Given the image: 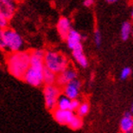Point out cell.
Instances as JSON below:
<instances>
[{
    "instance_id": "1",
    "label": "cell",
    "mask_w": 133,
    "mask_h": 133,
    "mask_svg": "<svg viewBox=\"0 0 133 133\" xmlns=\"http://www.w3.org/2000/svg\"><path fill=\"white\" fill-rule=\"evenodd\" d=\"M10 73L15 78L23 79L24 75L31 66V53L17 51L11 53L7 60Z\"/></svg>"
},
{
    "instance_id": "2",
    "label": "cell",
    "mask_w": 133,
    "mask_h": 133,
    "mask_svg": "<svg viewBox=\"0 0 133 133\" xmlns=\"http://www.w3.org/2000/svg\"><path fill=\"white\" fill-rule=\"evenodd\" d=\"M23 46L22 37L16 31L7 29L0 32V48L11 52H17Z\"/></svg>"
},
{
    "instance_id": "3",
    "label": "cell",
    "mask_w": 133,
    "mask_h": 133,
    "mask_svg": "<svg viewBox=\"0 0 133 133\" xmlns=\"http://www.w3.org/2000/svg\"><path fill=\"white\" fill-rule=\"evenodd\" d=\"M45 66L47 69H50L51 71L57 73H61L68 69V59L66 58V56L63 55L62 53L57 52V51H47L45 53Z\"/></svg>"
},
{
    "instance_id": "4",
    "label": "cell",
    "mask_w": 133,
    "mask_h": 133,
    "mask_svg": "<svg viewBox=\"0 0 133 133\" xmlns=\"http://www.w3.org/2000/svg\"><path fill=\"white\" fill-rule=\"evenodd\" d=\"M60 97L59 89L54 85L46 86L44 89L45 105L49 110H54L57 108V102Z\"/></svg>"
},
{
    "instance_id": "5",
    "label": "cell",
    "mask_w": 133,
    "mask_h": 133,
    "mask_svg": "<svg viewBox=\"0 0 133 133\" xmlns=\"http://www.w3.org/2000/svg\"><path fill=\"white\" fill-rule=\"evenodd\" d=\"M23 80L31 86H41L42 84L44 83V69L31 66L24 75Z\"/></svg>"
},
{
    "instance_id": "6",
    "label": "cell",
    "mask_w": 133,
    "mask_h": 133,
    "mask_svg": "<svg viewBox=\"0 0 133 133\" xmlns=\"http://www.w3.org/2000/svg\"><path fill=\"white\" fill-rule=\"evenodd\" d=\"M52 115L54 120L58 124H60V125H69V124L73 119V117L75 116L73 111L62 110V109H59V108H56V109L53 110Z\"/></svg>"
},
{
    "instance_id": "7",
    "label": "cell",
    "mask_w": 133,
    "mask_h": 133,
    "mask_svg": "<svg viewBox=\"0 0 133 133\" xmlns=\"http://www.w3.org/2000/svg\"><path fill=\"white\" fill-rule=\"evenodd\" d=\"M81 89V82L77 79L69 82L68 85L64 87V94L66 97H69L70 100L77 99V97L79 96Z\"/></svg>"
},
{
    "instance_id": "8",
    "label": "cell",
    "mask_w": 133,
    "mask_h": 133,
    "mask_svg": "<svg viewBox=\"0 0 133 133\" xmlns=\"http://www.w3.org/2000/svg\"><path fill=\"white\" fill-rule=\"evenodd\" d=\"M76 77H77V72L71 68H68L63 72L59 73V75L57 76L56 84L60 87H65L69 82L75 80Z\"/></svg>"
},
{
    "instance_id": "9",
    "label": "cell",
    "mask_w": 133,
    "mask_h": 133,
    "mask_svg": "<svg viewBox=\"0 0 133 133\" xmlns=\"http://www.w3.org/2000/svg\"><path fill=\"white\" fill-rule=\"evenodd\" d=\"M120 130L122 133L133 132V114L125 112L120 121Z\"/></svg>"
},
{
    "instance_id": "10",
    "label": "cell",
    "mask_w": 133,
    "mask_h": 133,
    "mask_svg": "<svg viewBox=\"0 0 133 133\" xmlns=\"http://www.w3.org/2000/svg\"><path fill=\"white\" fill-rule=\"evenodd\" d=\"M82 40H83L82 39V35L77 31H75V30H71L66 39V45H68V47L71 50H73L74 49L81 46L82 45Z\"/></svg>"
},
{
    "instance_id": "11",
    "label": "cell",
    "mask_w": 133,
    "mask_h": 133,
    "mask_svg": "<svg viewBox=\"0 0 133 133\" xmlns=\"http://www.w3.org/2000/svg\"><path fill=\"white\" fill-rule=\"evenodd\" d=\"M14 3L12 0H0V14L11 19L14 12Z\"/></svg>"
},
{
    "instance_id": "12",
    "label": "cell",
    "mask_w": 133,
    "mask_h": 133,
    "mask_svg": "<svg viewBox=\"0 0 133 133\" xmlns=\"http://www.w3.org/2000/svg\"><path fill=\"white\" fill-rule=\"evenodd\" d=\"M57 31L59 34L61 35L63 39H66L69 33L71 31V27H70V22L66 17H61L58 20L57 23Z\"/></svg>"
},
{
    "instance_id": "13",
    "label": "cell",
    "mask_w": 133,
    "mask_h": 133,
    "mask_svg": "<svg viewBox=\"0 0 133 133\" xmlns=\"http://www.w3.org/2000/svg\"><path fill=\"white\" fill-rule=\"evenodd\" d=\"M72 55H73L74 59L76 60V62L82 68H87L88 66L89 62H88V59H87V57L85 56V54L83 52V46L82 45L72 50Z\"/></svg>"
},
{
    "instance_id": "14",
    "label": "cell",
    "mask_w": 133,
    "mask_h": 133,
    "mask_svg": "<svg viewBox=\"0 0 133 133\" xmlns=\"http://www.w3.org/2000/svg\"><path fill=\"white\" fill-rule=\"evenodd\" d=\"M57 80V76H56L55 72L51 71L50 69H47L45 66L44 69V83L46 84V86H50L53 85Z\"/></svg>"
},
{
    "instance_id": "15",
    "label": "cell",
    "mask_w": 133,
    "mask_h": 133,
    "mask_svg": "<svg viewBox=\"0 0 133 133\" xmlns=\"http://www.w3.org/2000/svg\"><path fill=\"white\" fill-rule=\"evenodd\" d=\"M70 104H71V100L66 97L65 94H62L60 95L57 102V108L62 110H70Z\"/></svg>"
},
{
    "instance_id": "16",
    "label": "cell",
    "mask_w": 133,
    "mask_h": 133,
    "mask_svg": "<svg viewBox=\"0 0 133 133\" xmlns=\"http://www.w3.org/2000/svg\"><path fill=\"white\" fill-rule=\"evenodd\" d=\"M131 24L129 22H125L122 25V28H121V37H122L123 40H128L129 35L131 33Z\"/></svg>"
},
{
    "instance_id": "17",
    "label": "cell",
    "mask_w": 133,
    "mask_h": 133,
    "mask_svg": "<svg viewBox=\"0 0 133 133\" xmlns=\"http://www.w3.org/2000/svg\"><path fill=\"white\" fill-rule=\"evenodd\" d=\"M82 127H83V121H82V118L79 117L78 115H75L73 117V119L71 120V122L69 124V128L73 129V130L80 129Z\"/></svg>"
},
{
    "instance_id": "18",
    "label": "cell",
    "mask_w": 133,
    "mask_h": 133,
    "mask_svg": "<svg viewBox=\"0 0 133 133\" xmlns=\"http://www.w3.org/2000/svg\"><path fill=\"white\" fill-rule=\"evenodd\" d=\"M89 104H88V103H82L76 112H77L78 116L82 118V117L86 116L87 114L89 113Z\"/></svg>"
},
{
    "instance_id": "19",
    "label": "cell",
    "mask_w": 133,
    "mask_h": 133,
    "mask_svg": "<svg viewBox=\"0 0 133 133\" xmlns=\"http://www.w3.org/2000/svg\"><path fill=\"white\" fill-rule=\"evenodd\" d=\"M132 70L130 69V68H124L121 71V74H120V78L122 80H125L128 77H129V75L131 74Z\"/></svg>"
},
{
    "instance_id": "20",
    "label": "cell",
    "mask_w": 133,
    "mask_h": 133,
    "mask_svg": "<svg viewBox=\"0 0 133 133\" xmlns=\"http://www.w3.org/2000/svg\"><path fill=\"white\" fill-rule=\"evenodd\" d=\"M94 42L97 47H100V45L102 43V34L99 30H95L94 31Z\"/></svg>"
},
{
    "instance_id": "21",
    "label": "cell",
    "mask_w": 133,
    "mask_h": 133,
    "mask_svg": "<svg viewBox=\"0 0 133 133\" xmlns=\"http://www.w3.org/2000/svg\"><path fill=\"white\" fill-rule=\"evenodd\" d=\"M81 103L77 99L71 100V104H70V110L71 111H77V109L80 107Z\"/></svg>"
},
{
    "instance_id": "22",
    "label": "cell",
    "mask_w": 133,
    "mask_h": 133,
    "mask_svg": "<svg viewBox=\"0 0 133 133\" xmlns=\"http://www.w3.org/2000/svg\"><path fill=\"white\" fill-rule=\"evenodd\" d=\"M8 20L4 15L2 14H0V28L2 29V30H5V28L7 27L8 25Z\"/></svg>"
},
{
    "instance_id": "23",
    "label": "cell",
    "mask_w": 133,
    "mask_h": 133,
    "mask_svg": "<svg viewBox=\"0 0 133 133\" xmlns=\"http://www.w3.org/2000/svg\"><path fill=\"white\" fill-rule=\"evenodd\" d=\"M94 4V0H85L84 1V6L85 7H91Z\"/></svg>"
},
{
    "instance_id": "24",
    "label": "cell",
    "mask_w": 133,
    "mask_h": 133,
    "mask_svg": "<svg viewBox=\"0 0 133 133\" xmlns=\"http://www.w3.org/2000/svg\"><path fill=\"white\" fill-rule=\"evenodd\" d=\"M108 3H114V2H116L117 0H105Z\"/></svg>"
},
{
    "instance_id": "25",
    "label": "cell",
    "mask_w": 133,
    "mask_h": 133,
    "mask_svg": "<svg viewBox=\"0 0 133 133\" xmlns=\"http://www.w3.org/2000/svg\"><path fill=\"white\" fill-rule=\"evenodd\" d=\"M130 112L133 114V103H132V105H131V108H130Z\"/></svg>"
},
{
    "instance_id": "26",
    "label": "cell",
    "mask_w": 133,
    "mask_h": 133,
    "mask_svg": "<svg viewBox=\"0 0 133 133\" xmlns=\"http://www.w3.org/2000/svg\"><path fill=\"white\" fill-rule=\"evenodd\" d=\"M131 15H132V17H133V11H132V12H131Z\"/></svg>"
},
{
    "instance_id": "27",
    "label": "cell",
    "mask_w": 133,
    "mask_h": 133,
    "mask_svg": "<svg viewBox=\"0 0 133 133\" xmlns=\"http://www.w3.org/2000/svg\"><path fill=\"white\" fill-rule=\"evenodd\" d=\"M132 36H133V31H132Z\"/></svg>"
},
{
    "instance_id": "28",
    "label": "cell",
    "mask_w": 133,
    "mask_h": 133,
    "mask_svg": "<svg viewBox=\"0 0 133 133\" xmlns=\"http://www.w3.org/2000/svg\"><path fill=\"white\" fill-rule=\"evenodd\" d=\"M132 73H133V69H132Z\"/></svg>"
}]
</instances>
